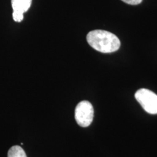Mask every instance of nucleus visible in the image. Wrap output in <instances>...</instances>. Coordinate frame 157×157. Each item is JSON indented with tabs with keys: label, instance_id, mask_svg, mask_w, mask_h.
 <instances>
[{
	"label": "nucleus",
	"instance_id": "nucleus-6",
	"mask_svg": "<svg viewBox=\"0 0 157 157\" xmlns=\"http://www.w3.org/2000/svg\"><path fill=\"white\" fill-rule=\"evenodd\" d=\"M23 14H24V13H21V12L13 11V19H14V21H16V22H21V21H22L23 19Z\"/></svg>",
	"mask_w": 157,
	"mask_h": 157
},
{
	"label": "nucleus",
	"instance_id": "nucleus-7",
	"mask_svg": "<svg viewBox=\"0 0 157 157\" xmlns=\"http://www.w3.org/2000/svg\"><path fill=\"white\" fill-rule=\"evenodd\" d=\"M124 2L131 5H137L142 2L143 0H121Z\"/></svg>",
	"mask_w": 157,
	"mask_h": 157
},
{
	"label": "nucleus",
	"instance_id": "nucleus-4",
	"mask_svg": "<svg viewBox=\"0 0 157 157\" xmlns=\"http://www.w3.org/2000/svg\"><path fill=\"white\" fill-rule=\"evenodd\" d=\"M32 0H11L13 11H19L25 13L30 8Z\"/></svg>",
	"mask_w": 157,
	"mask_h": 157
},
{
	"label": "nucleus",
	"instance_id": "nucleus-2",
	"mask_svg": "<svg viewBox=\"0 0 157 157\" xmlns=\"http://www.w3.org/2000/svg\"><path fill=\"white\" fill-rule=\"evenodd\" d=\"M135 98L143 109L151 114H157V95L147 89L138 90Z\"/></svg>",
	"mask_w": 157,
	"mask_h": 157
},
{
	"label": "nucleus",
	"instance_id": "nucleus-3",
	"mask_svg": "<svg viewBox=\"0 0 157 157\" xmlns=\"http://www.w3.org/2000/svg\"><path fill=\"white\" fill-rule=\"evenodd\" d=\"M94 109L89 101L80 102L75 109V119L80 127H87L93 122Z\"/></svg>",
	"mask_w": 157,
	"mask_h": 157
},
{
	"label": "nucleus",
	"instance_id": "nucleus-5",
	"mask_svg": "<svg viewBox=\"0 0 157 157\" xmlns=\"http://www.w3.org/2000/svg\"><path fill=\"white\" fill-rule=\"evenodd\" d=\"M7 157H27L25 151L20 146L11 147L8 151Z\"/></svg>",
	"mask_w": 157,
	"mask_h": 157
},
{
	"label": "nucleus",
	"instance_id": "nucleus-1",
	"mask_svg": "<svg viewBox=\"0 0 157 157\" xmlns=\"http://www.w3.org/2000/svg\"><path fill=\"white\" fill-rule=\"evenodd\" d=\"M87 41L93 49L103 53L116 52L121 45L120 40L115 34L104 30L91 31L87 35Z\"/></svg>",
	"mask_w": 157,
	"mask_h": 157
}]
</instances>
